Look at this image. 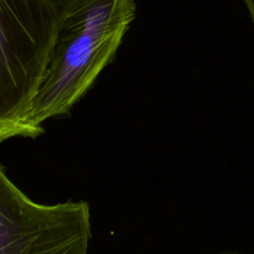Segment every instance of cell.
<instances>
[{"label":"cell","instance_id":"cell-4","mask_svg":"<svg viewBox=\"0 0 254 254\" xmlns=\"http://www.w3.org/2000/svg\"><path fill=\"white\" fill-rule=\"evenodd\" d=\"M246 4V6H247L248 9V12H250V16L251 19H252V22L254 25V0H243Z\"/></svg>","mask_w":254,"mask_h":254},{"label":"cell","instance_id":"cell-3","mask_svg":"<svg viewBox=\"0 0 254 254\" xmlns=\"http://www.w3.org/2000/svg\"><path fill=\"white\" fill-rule=\"evenodd\" d=\"M91 240L88 203L35 202L0 164V254H88Z\"/></svg>","mask_w":254,"mask_h":254},{"label":"cell","instance_id":"cell-1","mask_svg":"<svg viewBox=\"0 0 254 254\" xmlns=\"http://www.w3.org/2000/svg\"><path fill=\"white\" fill-rule=\"evenodd\" d=\"M135 0H86L64 24L26 119V138L69 114L116 57L135 17Z\"/></svg>","mask_w":254,"mask_h":254},{"label":"cell","instance_id":"cell-2","mask_svg":"<svg viewBox=\"0 0 254 254\" xmlns=\"http://www.w3.org/2000/svg\"><path fill=\"white\" fill-rule=\"evenodd\" d=\"M86 0H0V143L26 119L64 24Z\"/></svg>","mask_w":254,"mask_h":254}]
</instances>
